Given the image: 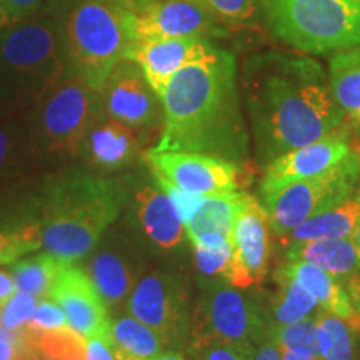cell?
<instances>
[{"instance_id":"17","label":"cell","mask_w":360,"mask_h":360,"mask_svg":"<svg viewBox=\"0 0 360 360\" xmlns=\"http://www.w3.org/2000/svg\"><path fill=\"white\" fill-rule=\"evenodd\" d=\"M350 152L352 150L345 139V132L342 130H337L321 141L285 152L269 162L262 184H260V195L278 191L297 180L326 172L339 164Z\"/></svg>"},{"instance_id":"41","label":"cell","mask_w":360,"mask_h":360,"mask_svg":"<svg viewBox=\"0 0 360 360\" xmlns=\"http://www.w3.org/2000/svg\"><path fill=\"white\" fill-rule=\"evenodd\" d=\"M85 352H87V360H119L112 349L109 330L85 340Z\"/></svg>"},{"instance_id":"19","label":"cell","mask_w":360,"mask_h":360,"mask_svg":"<svg viewBox=\"0 0 360 360\" xmlns=\"http://www.w3.org/2000/svg\"><path fill=\"white\" fill-rule=\"evenodd\" d=\"M281 269L287 276L294 277L317 300L323 312L335 315L360 330V315L339 278L304 260H287Z\"/></svg>"},{"instance_id":"45","label":"cell","mask_w":360,"mask_h":360,"mask_svg":"<svg viewBox=\"0 0 360 360\" xmlns=\"http://www.w3.org/2000/svg\"><path fill=\"white\" fill-rule=\"evenodd\" d=\"M101 2L110 4V6L120 8V11L135 13L146 7L147 4H150L152 0H101Z\"/></svg>"},{"instance_id":"24","label":"cell","mask_w":360,"mask_h":360,"mask_svg":"<svg viewBox=\"0 0 360 360\" xmlns=\"http://www.w3.org/2000/svg\"><path fill=\"white\" fill-rule=\"evenodd\" d=\"M109 337L119 360H154L165 352L160 337L130 314L110 321Z\"/></svg>"},{"instance_id":"48","label":"cell","mask_w":360,"mask_h":360,"mask_svg":"<svg viewBox=\"0 0 360 360\" xmlns=\"http://www.w3.org/2000/svg\"><path fill=\"white\" fill-rule=\"evenodd\" d=\"M350 240H352L355 250H357L359 260H360V220L357 222V225H355L354 233H352V236H350Z\"/></svg>"},{"instance_id":"23","label":"cell","mask_w":360,"mask_h":360,"mask_svg":"<svg viewBox=\"0 0 360 360\" xmlns=\"http://www.w3.org/2000/svg\"><path fill=\"white\" fill-rule=\"evenodd\" d=\"M287 260H304L330 274V276L347 281L360 270L357 250L350 238L335 240H312L289 245Z\"/></svg>"},{"instance_id":"18","label":"cell","mask_w":360,"mask_h":360,"mask_svg":"<svg viewBox=\"0 0 360 360\" xmlns=\"http://www.w3.org/2000/svg\"><path fill=\"white\" fill-rule=\"evenodd\" d=\"M137 219L148 240L159 249L174 250L184 244L187 231L177 210L162 188L146 186L135 195Z\"/></svg>"},{"instance_id":"33","label":"cell","mask_w":360,"mask_h":360,"mask_svg":"<svg viewBox=\"0 0 360 360\" xmlns=\"http://www.w3.org/2000/svg\"><path fill=\"white\" fill-rule=\"evenodd\" d=\"M27 148H34L27 132L25 122L7 117L0 122V174H6L19 162Z\"/></svg>"},{"instance_id":"1","label":"cell","mask_w":360,"mask_h":360,"mask_svg":"<svg viewBox=\"0 0 360 360\" xmlns=\"http://www.w3.org/2000/svg\"><path fill=\"white\" fill-rule=\"evenodd\" d=\"M244 87L252 132L264 162L340 130L344 110L319 62L270 52L245 65Z\"/></svg>"},{"instance_id":"27","label":"cell","mask_w":360,"mask_h":360,"mask_svg":"<svg viewBox=\"0 0 360 360\" xmlns=\"http://www.w3.org/2000/svg\"><path fill=\"white\" fill-rule=\"evenodd\" d=\"M277 292L270 302V323L267 326H283L304 319L315 317L321 312L317 300L295 281L278 267L276 272Z\"/></svg>"},{"instance_id":"42","label":"cell","mask_w":360,"mask_h":360,"mask_svg":"<svg viewBox=\"0 0 360 360\" xmlns=\"http://www.w3.org/2000/svg\"><path fill=\"white\" fill-rule=\"evenodd\" d=\"M254 360H282V350L270 337H265V340L255 350Z\"/></svg>"},{"instance_id":"49","label":"cell","mask_w":360,"mask_h":360,"mask_svg":"<svg viewBox=\"0 0 360 360\" xmlns=\"http://www.w3.org/2000/svg\"><path fill=\"white\" fill-rule=\"evenodd\" d=\"M2 117H8V115L6 114V110H4L2 107H0V119H2Z\"/></svg>"},{"instance_id":"28","label":"cell","mask_w":360,"mask_h":360,"mask_svg":"<svg viewBox=\"0 0 360 360\" xmlns=\"http://www.w3.org/2000/svg\"><path fill=\"white\" fill-rule=\"evenodd\" d=\"M321 360H359L360 330L335 315L321 310L315 315Z\"/></svg>"},{"instance_id":"4","label":"cell","mask_w":360,"mask_h":360,"mask_svg":"<svg viewBox=\"0 0 360 360\" xmlns=\"http://www.w3.org/2000/svg\"><path fill=\"white\" fill-rule=\"evenodd\" d=\"M65 72L60 25L52 0L29 19L0 27V107L8 117L32 109Z\"/></svg>"},{"instance_id":"29","label":"cell","mask_w":360,"mask_h":360,"mask_svg":"<svg viewBox=\"0 0 360 360\" xmlns=\"http://www.w3.org/2000/svg\"><path fill=\"white\" fill-rule=\"evenodd\" d=\"M60 264V259L53 257L45 250L34 254L29 259L13 262L11 274L17 290L49 299Z\"/></svg>"},{"instance_id":"21","label":"cell","mask_w":360,"mask_h":360,"mask_svg":"<svg viewBox=\"0 0 360 360\" xmlns=\"http://www.w3.org/2000/svg\"><path fill=\"white\" fill-rule=\"evenodd\" d=\"M90 278L107 309H114L129 299L137 283V270L120 249H102L90 260Z\"/></svg>"},{"instance_id":"12","label":"cell","mask_w":360,"mask_h":360,"mask_svg":"<svg viewBox=\"0 0 360 360\" xmlns=\"http://www.w3.org/2000/svg\"><path fill=\"white\" fill-rule=\"evenodd\" d=\"M129 40L214 39L227 30L193 0H152L139 12H125Z\"/></svg>"},{"instance_id":"38","label":"cell","mask_w":360,"mask_h":360,"mask_svg":"<svg viewBox=\"0 0 360 360\" xmlns=\"http://www.w3.org/2000/svg\"><path fill=\"white\" fill-rule=\"evenodd\" d=\"M51 0H0V27L22 22L42 11Z\"/></svg>"},{"instance_id":"46","label":"cell","mask_w":360,"mask_h":360,"mask_svg":"<svg viewBox=\"0 0 360 360\" xmlns=\"http://www.w3.org/2000/svg\"><path fill=\"white\" fill-rule=\"evenodd\" d=\"M282 360H321V359L314 357V355H307V354L292 352V350H282Z\"/></svg>"},{"instance_id":"30","label":"cell","mask_w":360,"mask_h":360,"mask_svg":"<svg viewBox=\"0 0 360 360\" xmlns=\"http://www.w3.org/2000/svg\"><path fill=\"white\" fill-rule=\"evenodd\" d=\"M195 252V264L207 278H227L232 262V238L219 232H204L188 237Z\"/></svg>"},{"instance_id":"44","label":"cell","mask_w":360,"mask_h":360,"mask_svg":"<svg viewBox=\"0 0 360 360\" xmlns=\"http://www.w3.org/2000/svg\"><path fill=\"white\" fill-rule=\"evenodd\" d=\"M345 290H347L355 310H357V314L360 315V270L345 281Z\"/></svg>"},{"instance_id":"26","label":"cell","mask_w":360,"mask_h":360,"mask_svg":"<svg viewBox=\"0 0 360 360\" xmlns=\"http://www.w3.org/2000/svg\"><path fill=\"white\" fill-rule=\"evenodd\" d=\"M328 82L344 114L360 125V47L335 52L328 62Z\"/></svg>"},{"instance_id":"11","label":"cell","mask_w":360,"mask_h":360,"mask_svg":"<svg viewBox=\"0 0 360 360\" xmlns=\"http://www.w3.org/2000/svg\"><path fill=\"white\" fill-rule=\"evenodd\" d=\"M152 174L167 179L193 195L209 197L240 191L242 169L219 157L184 150H147Z\"/></svg>"},{"instance_id":"2","label":"cell","mask_w":360,"mask_h":360,"mask_svg":"<svg viewBox=\"0 0 360 360\" xmlns=\"http://www.w3.org/2000/svg\"><path fill=\"white\" fill-rule=\"evenodd\" d=\"M160 101L164 125L154 150L197 152L238 165L247 160L249 134L231 52L215 45L209 56L180 69Z\"/></svg>"},{"instance_id":"20","label":"cell","mask_w":360,"mask_h":360,"mask_svg":"<svg viewBox=\"0 0 360 360\" xmlns=\"http://www.w3.org/2000/svg\"><path fill=\"white\" fill-rule=\"evenodd\" d=\"M82 152L96 167L115 170L135 159L139 141L134 130L102 114L85 135Z\"/></svg>"},{"instance_id":"25","label":"cell","mask_w":360,"mask_h":360,"mask_svg":"<svg viewBox=\"0 0 360 360\" xmlns=\"http://www.w3.org/2000/svg\"><path fill=\"white\" fill-rule=\"evenodd\" d=\"M249 193L237 191L204 197L200 209L186 224L187 237L204 232H219L232 238L237 215L249 200Z\"/></svg>"},{"instance_id":"9","label":"cell","mask_w":360,"mask_h":360,"mask_svg":"<svg viewBox=\"0 0 360 360\" xmlns=\"http://www.w3.org/2000/svg\"><path fill=\"white\" fill-rule=\"evenodd\" d=\"M360 179V157L350 152L326 172L297 180L262 195L272 232L277 237L290 233L314 215L349 199Z\"/></svg>"},{"instance_id":"5","label":"cell","mask_w":360,"mask_h":360,"mask_svg":"<svg viewBox=\"0 0 360 360\" xmlns=\"http://www.w3.org/2000/svg\"><path fill=\"white\" fill-rule=\"evenodd\" d=\"M60 25L67 70L101 92L109 72L125 56V11L101 0H52Z\"/></svg>"},{"instance_id":"34","label":"cell","mask_w":360,"mask_h":360,"mask_svg":"<svg viewBox=\"0 0 360 360\" xmlns=\"http://www.w3.org/2000/svg\"><path fill=\"white\" fill-rule=\"evenodd\" d=\"M37 297L17 290L6 304L0 305V327L8 332H19L29 326L37 309Z\"/></svg>"},{"instance_id":"7","label":"cell","mask_w":360,"mask_h":360,"mask_svg":"<svg viewBox=\"0 0 360 360\" xmlns=\"http://www.w3.org/2000/svg\"><path fill=\"white\" fill-rule=\"evenodd\" d=\"M102 114L101 92L67 70L56 87L29 109L24 122L35 150L52 157H75Z\"/></svg>"},{"instance_id":"32","label":"cell","mask_w":360,"mask_h":360,"mask_svg":"<svg viewBox=\"0 0 360 360\" xmlns=\"http://www.w3.org/2000/svg\"><path fill=\"white\" fill-rule=\"evenodd\" d=\"M267 337L276 342L281 350H292V352L319 357L315 317L294 323H283V326H267Z\"/></svg>"},{"instance_id":"8","label":"cell","mask_w":360,"mask_h":360,"mask_svg":"<svg viewBox=\"0 0 360 360\" xmlns=\"http://www.w3.org/2000/svg\"><path fill=\"white\" fill-rule=\"evenodd\" d=\"M204 283V292L191 319L193 352L217 344L257 350L267 337V322L252 295L227 281Z\"/></svg>"},{"instance_id":"6","label":"cell","mask_w":360,"mask_h":360,"mask_svg":"<svg viewBox=\"0 0 360 360\" xmlns=\"http://www.w3.org/2000/svg\"><path fill=\"white\" fill-rule=\"evenodd\" d=\"M278 40L305 53L360 47V0H260Z\"/></svg>"},{"instance_id":"14","label":"cell","mask_w":360,"mask_h":360,"mask_svg":"<svg viewBox=\"0 0 360 360\" xmlns=\"http://www.w3.org/2000/svg\"><path fill=\"white\" fill-rule=\"evenodd\" d=\"M270 233L264 205L250 195L233 225L232 262L225 278L231 285L245 290L262 283L269 269Z\"/></svg>"},{"instance_id":"10","label":"cell","mask_w":360,"mask_h":360,"mask_svg":"<svg viewBox=\"0 0 360 360\" xmlns=\"http://www.w3.org/2000/svg\"><path fill=\"white\" fill-rule=\"evenodd\" d=\"M127 310L160 337L165 349L186 345L191 330L188 292L179 276L159 270L142 276L130 292Z\"/></svg>"},{"instance_id":"22","label":"cell","mask_w":360,"mask_h":360,"mask_svg":"<svg viewBox=\"0 0 360 360\" xmlns=\"http://www.w3.org/2000/svg\"><path fill=\"white\" fill-rule=\"evenodd\" d=\"M360 220V193L350 195L332 209L314 215L295 227L287 236L281 237L283 245L302 244L312 240H335V238H350L354 229Z\"/></svg>"},{"instance_id":"36","label":"cell","mask_w":360,"mask_h":360,"mask_svg":"<svg viewBox=\"0 0 360 360\" xmlns=\"http://www.w3.org/2000/svg\"><path fill=\"white\" fill-rule=\"evenodd\" d=\"M154 177L157 180V184H159V187L165 193H167L169 199L172 200V204L175 207V210H177L179 217L182 219L184 224H187L188 220H191L193 215L197 214V210L200 209L202 202H204V197L193 195V193L182 191V188L174 186L172 182H169L167 179L160 177V175H154Z\"/></svg>"},{"instance_id":"37","label":"cell","mask_w":360,"mask_h":360,"mask_svg":"<svg viewBox=\"0 0 360 360\" xmlns=\"http://www.w3.org/2000/svg\"><path fill=\"white\" fill-rule=\"evenodd\" d=\"M0 360H40L24 332H8L0 327Z\"/></svg>"},{"instance_id":"43","label":"cell","mask_w":360,"mask_h":360,"mask_svg":"<svg viewBox=\"0 0 360 360\" xmlns=\"http://www.w3.org/2000/svg\"><path fill=\"white\" fill-rule=\"evenodd\" d=\"M17 292L15 282H13L12 274L0 270V305L6 304L11 297Z\"/></svg>"},{"instance_id":"31","label":"cell","mask_w":360,"mask_h":360,"mask_svg":"<svg viewBox=\"0 0 360 360\" xmlns=\"http://www.w3.org/2000/svg\"><path fill=\"white\" fill-rule=\"evenodd\" d=\"M42 249L37 222L0 224V265L13 264Z\"/></svg>"},{"instance_id":"13","label":"cell","mask_w":360,"mask_h":360,"mask_svg":"<svg viewBox=\"0 0 360 360\" xmlns=\"http://www.w3.org/2000/svg\"><path fill=\"white\" fill-rule=\"evenodd\" d=\"M102 110L130 130H150L164 120L160 97L143 77L141 67L122 58L109 72L101 89Z\"/></svg>"},{"instance_id":"47","label":"cell","mask_w":360,"mask_h":360,"mask_svg":"<svg viewBox=\"0 0 360 360\" xmlns=\"http://www.w3.org/2000/svg\"><path fill=\"white\" fill-rule=\"evenodd\" d=\"M154 360H187V359L184 357L179 350H167V352H162L159 357Z\"/></svg>"},{"instance_id":"35","label":"cell","mask_w":360,"mask_h":360,"mask_svg":"<svg viewBox=\"0 0 360 360\" xmlns=\"http://www.w3.org/2000/svg\"><path fill=\"white\" fill-rule=\"evenodd\" d=\"M219 22H247L257 13V0H193Z\"/></svg>"},{"instance_id":"3","label":"cell","mask_w":360,"mask_h":360,"mask_svg":"<svg viewBox=\"0 0 360 360\" xmlns=\"http://www.w3.org/2000/svg\"><path fill=\"white\" fill-rule=\"evenodd\" d=\"M124 192L114 180L75 174L53 180L39 199L42 249L60 260L84 259L119 217Z\"/></svg>"},{"instance_id":"40","label":"cell","mask_w":360,"mask_h":360,"mask_svg":"<svg viewBox=\"0 0 360 360\" xmlns=\"http://www.w3.org/2000/svg\"><path fill=\"white\" fill-rule=\"evenodd\" d=\"M255 349L237 347V345L217 344L202 350L200 360H254Z\"/></svg>"},{"instance_id":"15","label":"cell","mask_w":360,"mask_h":360,"mask_svg":"<svg viewBox=\"0 0 360 360\" xmlns=\"http://www.w3.org/2000/svg\"><path fill=\"white\" fill-rule=\"evenodd\" d=\"M49 299L64 310L67 322L85 340L109 330L107 305L89 274L69 260H62Z\"/></svg>"},{"instance_id":"39","label":"cell","mask_w":360,"mask_h":360,"mask_svg":"<svg viewBox=\"0 0 360 360\" xmlns=\"http://www.w3.org/2000/svg\"><path fill=\"white\" fill-rule=\"evenodd\" d=\"M27 327L37 328V330H57V328L70 327L67 322L64 310L58 307L52 299H44L37 304L32 321Z\"/></svg>"},{"instance_id":"16","label":"cell","mask_w":360,"mask_h":360,"mask_svg":"<svg viewBox=\"0 0 360 360\" xmlns=\"http://www.w3.org/2000/svg\"><path fill=\"white\" fill-rule=\"evenodd\" d=\"M214 49L209 40L197 37L129 40L124 58L141 67L148 85L160 97L180 69L207 57Z\"/></svg>"}]
</instances>
